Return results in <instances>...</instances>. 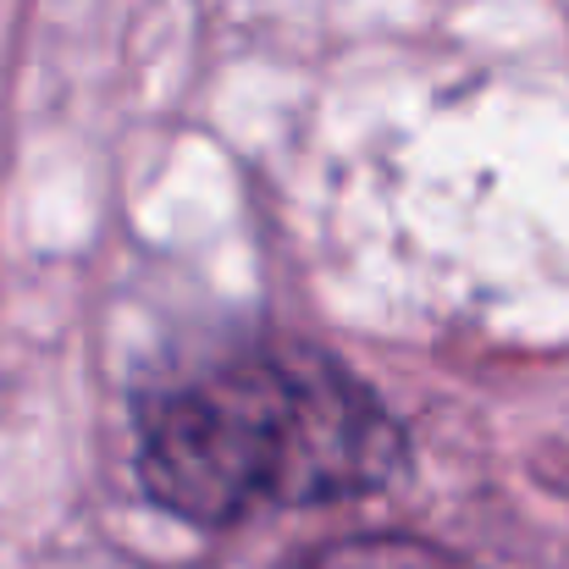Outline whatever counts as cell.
Listing matches in <instances>:
<instances>
[{
    "mask_svg": "<svg viewBox=\"0 0 569 569\" xmlns=\"http://www.w3.org/2000/svg\"><path fill=\"white\" fill-rule=\"evenodd\" d=\"M299 569H481L465 553L426 542V537H403V531H371V537H338L327 548H316Z\"/></svg>",
    "mask_w": 569,
    "mask_h": 569,
    "instance_id": "7a4b0ae2",
    "label": "cell"
},
{
    "mask_svg": "<svg viewBox=\"0 0 569 569\" xmlns=\"http://www.w3.org/2000/svg\"><path fill=\"white\" fill-rule=\"evenodd\" d=\"M409 470V431L338 355L271 338L156 387L133 415V476L183 526L355 503Z\"/></svg>",
    "mask_w": 569,
    "mask_h": 569,
    "instance_id": "6da1fadb",
    "label": "cell"
}]
</instances>
